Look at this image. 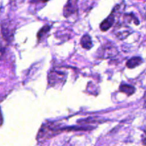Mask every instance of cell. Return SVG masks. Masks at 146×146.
I'll list each match as a JSON object with an SVG mask.
<instances>
[{"instance_id": "cell-1", "label": "cell", "mask_w": 146, "mask_h": 146, "mask_svg": "<svg viewBox=\"0 0 146 146\" xmlns=\"http://www.w3.org/2000/svg\"><path fill=\"white\" fill-rule=\"evenodd\" d=\"M98 56L101 58H113L118 54V50L111 43L104 44L98 50Z\"/></svg>"}, {"instance_id": "cell-2", "label": "cell", "mask_w": 146, "mask_h": 146, "mask_svg": "<svg viewBox=\"0 0 146 146\" xmlns=\"http://www.w3.org/2000/svg\"><path fill=\"white\" fill-rule=\"evenodd\" d=\"M15 31V27L9 21H4L1 24V33L2 36L5 41L10 42L14 38V33Z\"/></svg>"}, {"instance_id": "cell-3", "label": "cell", "mask_w": 146, "mask_h": 146, "mask_svg": "<svg viewBox=\"0 0 146 146\" xmlns=\"http://www.w3.org/2000/svg\"><path fill=\"white\" fill-rule=\"evenodd\" d=\"M66 76V75L65 73L54 70V71H51L48 74V84L51 86L61 85L65 82Z\"/></svg>"}, {"instance_id": "cell-4", "label": "cell", "mask_w": 146, "mask_h": 146, "mask_svg": "<svg viewBox=\"0 0 146 146\" xmlns=\"http://www.w3.org/2000/svg\"><path fill=\"white\" fill-rule=\"evenodd\" d=\"M78 11V0H68L64 9V16L67 18Z\"/></svg>"}, {"instance_id": "cell-5", "label": "cell", "mask_w": 146, "mask_h": 146, "mask_svg": "<svg viewBox=\"0 0 146 146\" xmlns=\"http://www.w3.org/2000/svg\"><path fill=\"white\" fill-rule=\"evenodd\" d=\"M115 14L112 12L111 15L108 16L100 25V28H101V31H106L109 29L113 24L114 21H115Z\"/></svg>"}, {"instance_id": "cell-6", "label": "cell", "mask_w": 146, "mask_h": 146, "mask_svg": "<svg viewBox=\"0 0 146 146\" xmlns=\"http://www.w3.org/2000/svg\"><path fill=\"white\" fill-rule=\"evenodd\" d=\"M120 30L116 32V36L121 40L125 39L131 34V31L128 29V27H125L124 25H119Z\"/></svg>"}, {"instance_id": "cell-7", "label": "cell", "mask_w": 146, "mask_h": 146, "mask_svg": "<svg viewBox=\"0 0 146 146\" xmlns=\"http://www.w3.org/2000/svg\"><path fill=\"white\" fill-rule=\"evenodd\" d=\"M143 63L142 58L139 56L133 57L126 62V66L129 68H134L138 66Z\"/></svg>"}, {"instance_id": "cell-8", "label": "cell", "mask_w": 146, "mask_h": 146, "mask_svg": "<svg viewBox=\"0 0 146 146\" xmlns=\"http://www.w3.org/2000/svg\"><path fill=\"white\" fill-rule=\"evenodd\" d=\"M119 89L120 91L124 93L128 96L133 95L135 91V87L131 85H128V84H122V85L120 86Z\"/></svg>"}, {"instance_id": "cell-9", "label": "cell", "mask_w": 146, "mask_h": 146, "mask_svg": "<svg viewBox=\"0 0 146 146\" xmlns=\"http://www.w3.org/2000/svg\"><path fill=\"white\" fill-rule=\"evenodd\" d=\"M81 44L83 48H86V49H90L93 46V43L91 38L88 35H84L81 38Z\"/></svg>"}, {"instance_id": "cell-10", "label": "cell", "mask_w": 146, "mask_h": 146, "mask_svg": "<svg viewBox=\"0 0 146 146\" xmlns=\"http://www.w3.org/2000/svg\"><path fill=\"white\" fill-rule=\"evenodd\" d=\"M50 29L51 28H50L49 26H47V25L43 27V28L38 31V34H37V38H38V39H41V38L43 37V36L45 35V34L49 31Z\"/></svg>"}, {"instance_id": "cell-11", "label": "cell", "mask_w": 146, "mask_h": 146, "mask_svg": "<svg viewBox=\"0 0 146 146\" xmlns=\"http://www.w3.org/2000/svg\"><path fill=\"white\" fill-rule=\"evenodd\" d=\"M4 51H5V46H3L2 43L0 42V58L2 56L3 54H4Z\"/></svg>"}, {"instance_id": "cell-12", "label": "cell", "mask_w": 146, "mask_h": 146, "mask_svg": "<svg viewBox=\"0 0 146 146\" xmlns=\"http://www.w3.org/2000/svg\"><path fill=\"white\" fill-rule=\"evenodd\" d=\"M23 0H11V5L12 6H17V4L21 3Z\"/></svg>"}, {"instance_id": "cell-13", "label": "cell", "mask_w": 146, "mask_h": 146, "mask_svg": "<svg viewBox=\"0 0 146 146\" xmlns=\"http://www.w3.org/2000/svg\"><path fill=\"white\" fill-rule=\"evenodd\" d=\"M144 101H145V103H144L143 107H144V108H146V91L145 93V95H144Z\"/></svg>"}, {"instance_id": "cell-14", "label": "cell", "mask_w": 146, "mask_h": 146, "mask_svg": "<svg viewBox=\"0 0 146 146\" xmlns=\"http://www.w3.org/2000/svg\"><path fill=\"white\" fill-rule=\"evenodd\" d=\"M143 145H145V146H146V137L145 138H144V139L143 140Z\"/></svg>"}, {"instance_id": "cell-15", "label": "cell", "mask_w": 146, "mask_h": 146, "mask_svg": "<svg viewBox=\"0 0 146 146\" xmlns=\"http://www.w3.org/2000/svg\"><path fill=\"white\" fill-rule=\"evenodd\" d=\"M1 4H2V1H1V0H0V11H1Z\"/></svg>"}, {"instance_id": "cell-16", "label": "cell", "mask_w": 146, "mask_h": 146, "mask_svg": "<svg viewBox=\"0 0 146 146\" xmlns=\"http://www.w3.org/2000/svg\"><path fill=\"white\" fill-rule=\"evenodd\" d=\"M41 1H42V2H46V1H48V0H41Z\"/></svg>"}]
</instances>
